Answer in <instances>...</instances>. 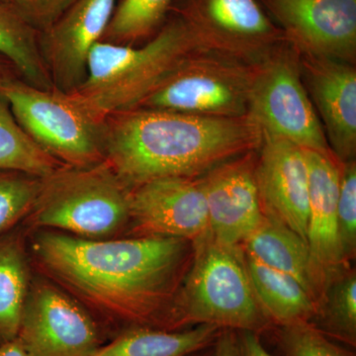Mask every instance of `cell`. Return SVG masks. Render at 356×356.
<instances>
[{
    "label": "cell",
    "instance_id": "obj_17",
    "mask_svg": "<svg viewBox=\"0 0 356 356\" xmlns=\"http://www.w3.org/2000/svg\"><path fill=\"white\" fill-rule=\"evenodd\" d=\"M305 151L309 170L307 243L325 281L346 264L337 232V199L343 163L332 154Z\"/></svg>",
    "mask_w": 356,
    "mask_h": 356
},
{
    "label": "cell",
    "instance_id": "obj_25",
    "mask_svg": "<svg viewBox=\"0 0 356 356\" xmlns=\"http://www.w3.org/2000/svg\"><path fill=\"white\" fill-rule=\"evenodd\" d=\"M175 0H122L115 7L102 41L136 46L149 41L163 27Z\"/></svg>",
    "mask_w": 356,
    "mask_h": 356
},
{
    "label": "cell",
    "instance_id": "obj_23",
    "mask_svg": "<svg viewBox=\"0 0 356 356\" xmlns=\"http://www.w3.org/2000/svg\"><path fill=\"white\" fill-rule=\"evenodd\" d=\"M310 324L327 337L356 344V275L343 270L332 275L317 304Z\"/></svg>",
    "mask_w": 356,
    "mask_h": 356
},
{
    "label": "cell",
    "instance_id": "obj_30",
    "mask_svg": "<svg viewBox=\"0 0 356 356\" xmlns=\"http://www.w3.org/2000/svg\"><path fill=\"white\" fill-rule=\"evenodd\" d=\"M236 339L241 356H274L264 348L257 332H238Z\"/></svg>",
    "mask_w": 356,
    "mask_h": 356
},
{
    "label": "cell",
    "instance_id": "obj_34",
    "mask_svg": "<svg viewBox=\"0 0 356 356\" xmlns=\"http://www.w3.org/2000/svg\"><path fill=\"white\" fill-rule=\"evenodd\" d=\"M199 356H215L214 355V350L211 351H207V353H204L203 355H200Z\"/></svg>",
    "mask_w": 356,
    "mask_h": 356
},
{
    "label": "cell",
    "instance_id": "obj_5",
    "mask_svg": "<svg viewBox=\"0 0 356 356\" xmlns=\"http://www.w3.org/2000/svg\"><path fill=\"white\" fill-rule=\"evenodd\" d=\"M25 221L86 240H108L130 225V188L106 161L88 168L60 166L46 177Z\"/></svg>",
    "mask_w": 356,
    "mask_h": 356
},
{
    "label": "cell",
    "instance_id": "obj_3",
    "mask_svg": "<svg viewBox=\"0 0 356 356\" xmlns=\"http://www.w3.org/2000/svg\"><path fill=\"white\" fill-rule=\"evenodd\" d=\"M202 50L187 26L175 16L143 46L98 42L89 54L88 74L67 93L96 121L136 108L184 58Z\"/></svg>",
    "mask_w": 356,
    "mask_h": 356
},
{
    "label": "cell",
    "instance_id": "obj_14",
    "mask_svg": "<svg viewBox=\"0 0 356 356\" xmlns=\"http://www.w3.org/2000/svg\"><path fill=\"white\" fill-rule=\"evenodd\" d=\"M257 153L254 175L264 215L307 243L309 170L305 151L289 140L262 134Z\"/></svg>",
    "mask_w": 356,
    "mask_h": 356
},
{
    "label": "cell",
    "instance_id": "obj_15",
    "mask_svg": "<svg viewBox=\"0 0 356 356\" xmlns=\"http://www.w3.org/2000/svg\"><path fill=\"white\" fill-rule=\"evenodd\" d=\"M257 152L227 161L201 177L209 233L222 245L240 247L266 217L255 180Z\"/></svg>",
    "mask_w": 356,
    "mask_h": 356
},
{
    "label": "cell",
    "instance_id": "obj_21",
    "mask_svg": "<svg viewBox=\"0 0 356 356\" xmlns=\"http://www.w3.org/2000/svg\"><path fill=\"white\" fill-rule=\"evenodd\" d=\"M31 283L25 238L11 229L0 236V346L17 339Z\"/></svg>",
    "mask_w": 356,
    "mask_h": 356
},
{
    "label": "cell",
    "instance_id": "obj_22",
    "mask_svg": "<svg viewBox=\"0 0 356 356\" xmlns=\"http://www.w3.org/2000/svg\"><path fill=\"white\" fill-rule=\"evenodd\" d=\"M39 31L11 3L0 1V57L21 79L43 89L54 88L39 50Z\"/></svg>",
    "mask_w": 356,
    "mask_h": 356
},
{
    "label": "cell",
    "instance_id": "obj_13",
    "mask_svg": "<svg viewBox=\"0 0 356 356\" xmlns=\"http://www.w3.org/2000/svg\"><path fill=\"white\" fill-rule=\"evenodd\" d=\"M117 0H76L60 18L39 32V50L54 88H79L88 74L89 54L102 42Z\"/></svg>",
    "mask_w": 356,
    "mask_h": 356
},
{
    "label": "cell",
    "instance_id": "obj_29",
    "mask_svg": "<svg viewBox=\"0 0 356 356\" xmlns=\"http://www.w3.org/2000/svg\"><path fill=\"white\" fill-rule=\"evenodd\" d=\"M76 0H13V6L37 31L53 24Z\"/></svg>",
    "mask_w": 356,
    "mask_h": 356
},
{
    "label": "cell",
    "instance_id": "obj_35",
    "mask_svg": "<svg viewBox=\"0 0 356 356\" xmlns=\"http://www.w3.org/2000/svg\"><path fill=\"white\" fill-rule=\"evenodd\" d=\"M0 1L7 2V3L13 4V0H0Z\"/></svg>",
    "mask_w": 356,
    "mask_h": 356
},
{
    "label": "cell",
    "instance_id": "obj_4",
    "mask_svg": "<svg viewBox=\"0 0 356 356\" xmlns=\"http://www.w3.org/2000/svg\"><path fill=\"white\" fill-rule=\"evenodd\" d=\"M193 243L191 268L173 300L168 330L211 325L259 332L270 321L255 296L240 247L216 242L210 233Z\"/></svg>",
    "mask_w": 356,
    "mask_h": 356
},
{
    "label": "cell",
    "instance_id": "obj_20",
    "mask_svg": "<svg viewBox=\"0 0 356 356\" xmlns=\"http://www.w3.org/2000/svg\"><path fill=\"white\" fill-rule=\"evenodd\" d=\"M243 255L252 289L269 321L278 325L310 323L317 311L310 294L291 276Z\"/></svg>",
    "mask_w": 356,
    "mask_h": 356
},
{
    "label": "cell",
    "instance_id": "obj_28",
    "mask_svg": "<svg viewBox=\"0 0 356 356\" xmlns=\"http://www.w3.org/2000/svg\"><path fill=\"white\" fill-rule=\"evenodd\" d=\"M337 232L344 261L353 259L356 248V163H343L337 199Z\"/></svg>",
    "mask_w": 356,
    "mask_h": 356
},
{
    "label": "cell",
    "instance_id": "obj_18",
    "mask_svg": "<svg viewBox=\"0 0 356 356\" xmlns=\"http://www.w3.org/2000/svg\"><path fill=\"white\" fill-rule=\"evenodd\" d=\"M243 245L245 254L291 276L318 304L327 281L314 264L308 243L301 236L280 222L266 216Z\"/></svg>",
    "mask_w": 356,
    "mask_h": 356
},
{
    "label": "cell",
    "instance_id": "obj_27",
    "mask_svg": "<svg viewBox=\"0 0 356 356\" xmlns=\"http://www.w3.org/2000/svg\"><path fill=\"white\" fill-rule=\"evenodd\" d=\"M277 341L285 356H355L307 322L280 325Z\"/></svg>",
    "mask_w": 356,
    "mask_h": 356
},
{
    "label": "cell",
    "instance_id": "obj_33",
    "mask_svg": "<svg viewBox=\"0 0 356 356\" xmlns=\"http://www.w3.org/2000/svg\"><path fill=\"white\" fill-rule=\"evenodd\" d=\"M11 74H17L13 65L6 58L0 57V79Z\"/></svg>",
    "mask_w": 356,
    "mask_h": 356
},
{
    "label": "cell",
    "instance_id": "obj_32",
    "mask_svg": "<svg viewBox=\"0 0 356 356\" xmlns=\"http://www.w3.org/2000/svg\"><path fill=\"white\" fill-rule=\"evenodd\" d=\"M0 356H31L25 348L19 339H15L0 346Z\"/></svg>",
    "mask_w": 356,
    "mask_h": 356
},
{
    "label": "cell",
    "instance_id": "obj_24",
    "mask_svg": "<svg viewBox=\"0 0 356 356\" xmlns=\"http://www.w3.org/2000/svg\"><path fill=\"white\" fill-rule=\"evenodd\" d=\"M60 166L24 132L0 97V170L46 177Z\"/></svg>",
    "mask_w": 356,
    "mask_h": 356
},
{
    "label": "cell",
    "instance_id": "obj_19",
    "mask_svg": "<svg viewBox=\"0 0 356 356\" xmlns=\"http://www.w3.org/2000/svg\"><path fill=\"white\" fill-rule=\"evenodd\" d=\"M221 331L211 325L177 331L132 325L91 356H191L215 343Z\"/></svg>",
    "mask_w": 356,
    "mask_h": 356
},
{
    "label": "cell",
    "instance_id": "obj_6",
    "mask_svg": "<svg viewBox=\"0 0 356 356\" xmlns=\"http://www.w3.org/2000/svg\"><path fill=\"white\" fill-rule=\"evenodd\" d=\"M6 100L24 132L51 158L72 168L104 161L103 122L96 121L58 89H43L16 74L0 79Z\"/></svg>",
    "mask_w": 356,
    "mask_h": 356
},
{
    "label": "cell",
    "instance_id": "obj_1",
    "mask_svg": "<svg viewBox=\"0 0 356 356\" xmlns=\"http://www.w3.org/2000/svg\"><path fill=\"white\" fill-rule=\"evenodd\" d=\"M191 243L170 236L86 240L38 229L31 250L43 273L83 305L130 327L168 330L193 255Z\"/></svg>",
    "mask_w": 356,
    "mask_h": 356
},
{
    "label": "cell",
    "instance_id": "obj_8",
    "mask_svg": "<svg viewBox=\"0 0 356 356\" xmlns=\"http://www.w3.org/2000/svg\"><path fill=\"white\" fill-rule=\"evenodd\" d=\"M248 117L262 134L334 156L304 86L299 54L287 42L255 65Z\"/></svg>",
    "mask_w": 356,
    "mask_h": 356
},
{
    "label": "cell",
    "instance_id": "obj_11",
    "mask_svg": "<svg viewBox=\"0 0 356 356\" xmlns=\"http://www.w3.org/2000/svg\"><path fill=\"white\" fill-rule=\"evenodd\" d=\"M299 55L355 65L356 0H261Z\"/></svg>",
    "mask_w": 356,
    "mask_h": 356
},
{
    "label": "cell",
    "instance_id": "obj_12",
    "mask_svg": "<svg viewBox=\"0 0 356 356\" xmlns=\"http://www.w3.org/2000/svg\"><path fill=\"white\" fill-rule=\"evenodd\" d=\"M134 236H170L193 243L209 233L202 178L163 177L130 188Z\"/></svg>",
    "mask_w": 356,
    "mask_h": 356
},
{
    "label": "cell",
    "instance_id": "obj_2",
    "mask_svg": "<svg viewBox=\"0 0 356 356\" xmlns=\"http://www.w3.org/2000/svg\"><path fill=\"white\" fill-rule=\"evenodd\" d=\"M250 117L222 118L132 108L103 121L104 161L129 188L163 177H202L261 147Z\"/></svg>",
    "mask_w": 356,
    "mask_h": 356
},
{
    "label": "cell",
    "instance_id": "obj_16",
    "mask_svg": "<svg viewBox=\"0 0 356 356\" xmlns=\"http://www.w3.org/2000/svg\"><path fill=\"white\" fill-rule=\"evenodd\" d=\"M307 92L317 112L332 153L341 163L356 153L355 65L299 55Z\"/></svg>",
    "mask_w": 356,
    "mask_h": 356
},
{
    "label": "cell",
    "instance_id": "obj_31",
    "mask_svg": "<svg viewBox=\"0 0 356 356\" xmlns=\"http://www.w3.org/2000/svg\"><path fill=\"white\" fill-rule=\"evenodd\" d=\"M215 356H241L236 334L232 330H222L215 341Z\"/></svg>",
    "mask_w": 356,
    "mask_h": 356
},
{
    "label": "cell",
    "instance_id": "obj_9",
    "mask_svg": "<svg viewBox=\"0 0 356 356\" xmlns=\"http://www.w3.org/2000/svg\"><path fill=\"white\" fill-rule=\"evenodd\" d=\"M177 11L202 50L248 64L286 43L257 0H182Z\"/></svg>",
    "mask_w": 356,
    "mask_h": 356
},
{
    "label": "cell",
    "instance_id": "obj_7",
    "mask_svg": "<svg viewBox=\"0 0 356 356\" xmlns=\"http://www.w3.org/2000/svg\"><path fill=\"white\" fill-rule=\"evenodd\" d=\"M255 65L215 51H193L137 107L222 118L248 117Z\"/></svg>",
    "mask_w": 356,
    "mask_h": 356
},
{
    "label": "cell",
    "instance_id": "obj_10",
    "mask_svg": "<svg viewBox=\"0 0 356 356\" xmlns=\"http://www.w3.org/2000/svg\"><path fill=\"white\" fill-rule=\"evenodd\" d=\"M17 339L31 356H91L103 344L88 309L46 280H32Z\"/></svg>",
    "mask_w": 356,
    "mask_h": 356
},
{
    "label": "cell",
    "instance_id": "obj_26",
    "mask_svg": "<svg viewBox=\"0 0 356 356\" xmlns=\"http://www.w3.org/2000/svg\"><path fill=\"white\" fill-rule=\"evenodd\" d=\"M42 177L0 170V236L8 233L31 212Z\"/></svg>",
    "mask_w": 356,
    "mask_h": 356
}]
</instances>
